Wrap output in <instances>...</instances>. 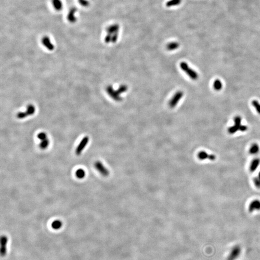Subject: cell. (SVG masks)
I'll use <instances>...</instances> for the list:
<instances>
[{"label":"cell","mask_w":260,"mask_h":260,"mask_svg":"<svg viewBox=\"0 0 260 260\" xmlns=\"http://www.w3.org/2000/svg\"><path fill=\"white\" fill-rule=\"evenodd\" d=\"M120 27L118 24H113L109 26L106 29L107 34L105 38V41L109 44L112 41V38L115 35H119Z\"/></svg>","instance_id":"1"},{"label":"cell","mask_w":260,"mask_h":260,"mask_svg":"<svg viewBox=\"0 0 260 260\" xmlns=\"http://www.w3.org/2000/svg\"><path fill=\"white\" fill-rule=\"evenodd\" d=\"M180 67L183 72L186 73V74L192 80H196L198 79V75L197 72L193 70L189 67L188 63L185 62H181L180 64Z\"/></svg>","instance_id":"2"},{"label":"cell","mask_w":260,"mask_h":260,"mask_svg":"<svg viewBox=\"0 0 260 260\" xmlns=\"http://www.w3.org/2000/svg\"><path fill=\"white\" fill-rule=\"evenodd\" d=\"M183 96L184 92L183 91H179L176 92V93L169 102L168 105L170 108L173 109L174 107H176Z\"/></svg>","instance_id":"3"},{"label":"cell","mask_w":260,"mask_h":260,"mask_svg":"<svg viewBox=\"0 0 260 260\" xmlns=\"http://www.w3.org/2000/svg\"><path fill=\"white\" fill-rule=\"evenodd\" d=\"M107 93L113 100L117 102H121L122 101V98L120 94L118 93L117 90H115L112 85H109L106 88Z\"/></svg>","instance_id":"4"},{"label":"cell","mask_w":260,"mask_h":260,"mask_svg":"<svg viewBox=\"0 0 260 260\" xmlns=\"http://www.w3.org/2000/svg\"><path fill=\"white\" fill-rule=\"evenodd\" d=\"M234 125L233 126L229 127L228 129V132L230 134H232L236 133L238 131H240L241 122V118L240 116H236L234 118Z\"/></svg>","instance_id":"5"},{"label":"cell","mask_w":260,"mask_h":260,"mask_svg":"<svg viewBox=\"0 0 260 260\" xmlns=\"http://www.w3.org/2000/svg\"><path fill=\"white\" fill-rule=\"evenodd\" d=\"M241 252L240 246L236 245L230 251L227 260H236L239 257Z\"/></svg>","instance_id":"6"},{"label":"cell","mask_w":260,"mask_h":260,"mask_svg":"<svg viewBox=\"0 0 260 260\" xmlns=\"http://www.w3.org/2000/svg\"><path fill=\"white\" fill-rule=\"evenodd\" d=\"M197 158L200 161H206L209 160L211 161H214L216 160V156L213 154H210L207 153L206 151H200L197 154Z\"/></svg>","instance_id":"7"},{"label":"cell","mask_w":260,"mask_h":260,"mask_svg":"<svg viewBox=\"0 0 260 260\" xmlns=\"http://www.w3.org/2000/svg\"><path fill=\"white\" fill-rule=\"evenodd\" d=\"M248 210L250 213L260 211V200L255 199L249 203L248 206Z\"/></svg>","instance_id":"8"},{"label":"cell","mask_w":260,"mask_h":260,"mask_svg":"<svg viewBox=\"0 0 260 260\" xmlns=\"http://www.w3.org/2000/svg\"><path fill=\"white\" fill-rule=\"evenodd\" d=\"M96 169L104 176H108L109 174V172L101 161H97L94 164Z\"/></svg>","instance_id":"9"},{"label":"cell","mask_w":260,"mask_h":260,"mask_svg":"<svg viewBox=\"0 0 260 260\" xmlns=\"http://www.w3.org/2000/svg\"><path fill=\"white\" fill-rule=\"evenodd\" d=\"M89 141V138L88 137L85 136L82 139V140L81 141L79 145L77 146L76 149V154L78 156L81 155L82 151L84 150V148H85V146L87 145V144L88 143Z\"/></svg>","instance_id":"10"},{"label":"cell","mask_w":260,"mask_h":260,"mask_svg":"<svg viewBox=\"0 0 260 260\" xmlns=\"http://www.w3.org/2000/svg\"><path fill=\"white\" fill-rule=\"evenodd\" d=\"M260 166V158L255 157L250 161L249 165V171L251 173H253L259 168Z\"/></svg>","instance_id":"11"},{"label":"cell","mask_w":260,"mask_h":260,"mask_svg":"<svg viewBox=\"0 0 260 260\" xmlns=\"http://www.w3.org/2000/svg\"><path fill=\"white\" fill-rule=\"evenodd\" d=\"M8 238L6 236H2L1 238V255L5 256L6 254L7 248L6 246L8 244Z\"/></svg>","instance_id":"12"},{"label":"cell","mask_w":260,"mask_h":260,"mask_svg":"<svg viewBox=\"0 0 260 260\" xmlns=\"http://www.w3.org/2000/svg\"><path fill=\"white\" fill-rule=\"evenodd\" d=\"M41 42L44 46L50 51H52L54 49L55 47H54V45L51 43V41L50 40L48 37H44L41 40Z\"/></svg>","instance_id":"13"},{"label":"cell","mask_w":260,"mask_h":260,"mask_svg":"<svg viewBox=\"0 0 260 260\" xmlns=\"http://www.w3.org/2000/svg\"><path fill=\"white\" fill-rule=\"evenodd\" d=\"M249 153L250 155H253V156H255L257 155L260 152V146L257 143H253L252 144L251 146L249 148Z\"/></svg>","instance_id":"14"},{"label":"cell","mask_w":260,"mask_h":260,"mask_svg":"<svg viewBox=\"0 0 260 260\" xmlns=\"http://www.w3.org/2000/svg\"><path fill=\"white\" fill-rule=\"evenodd\" d=\"M179 46H180V44L179 42L177 41H172L167 44L166 49L168 51H174L179 48Z\"/></svg>","instance_id":"15"},{"label":"cell","mask_w":260,"mask_h":260,"mask_svg":"<svg viewBox=\"0 0 260 260\" xmlns=\"http://www.w3.org/2000/svg\"><path fill=\"white\" fill-rule=\"evenodd\" d=\"M52 5L54 8L57 11H60L63 8V3L61 0H52Z\"/></svg>","instance_id":"16"},{"label":"cell","mask_w":260,"mask_h":260,"mask_svg":"<svg viewBox=\"0 0 260 260\" xmlns=\"http://www.w3.org/2000/svg\"><path fill=\"white\" fill-rule=\"evenodd\" d=\"M182 0H169L166 4L167 8H172L178 6L182 3Z\"/></svg>","instance_id":"17"},{"label":"cell","mask_w":260,"mask_h":260,"mask_svg":"<svg viewBox=\"0 0 260 260\" xmlns=\"http://www.w3.org/2000/svg\"><path fill=\"white\" fill-rule=\"evenodd\" d=\"M76 12V10L75 8H73L69 11V13L68 14V20L71 22H74L76 20V17H75V13Z\"/></svg>","instance_id":"18"},{"label":"cell","mask_w":260,"mask_h":260,"mask_svg":"<svg viewBox=\"0 0 260 260\" xmlns=\"http://www.w3.org/2000/svg\"><path fill=\"white\" fill-rule=\"evenodd\" d=\"M213 87L216 91H220L223 87V84L221 81L219 79L215 80L213 83Z\"/></svg>","instance_id":"19"},{"label":"cell","mask_w":260,"mask_h":260,"mask_svg":"<svg viewBox=\"0 0 260 260\" xmlns=\"http://www.w3.org/2000/svg\"><path fill=\"white\" fill-rule=\"evenodd\" d=\"M253 183L257 188L260 189V171L257 175L254 177L253 180Z\"/></svg>","instance_id":"20"},{"label":"cell","mask_w":260,"mask_h":260,"mask_svg":"<svg viewBox=\"0 0 260 260\" xmlns=\"http://www.w3.org/2000/svg\"><path fill=\"white\" fill-rule=\"evenodd\" d=\"M28 116L34 114L35 112V108L32 105H29L27 107V110L26 111Z\"/></svg>","instance_id":"21"},{"label":"cell","mask_w":260,"mask_h":260,"mask_svg":"<svg viewBox=\"0 0 260 260\" xmlns=\"http://www.w3.org/2000/svg\"><path fill=\"white\" fill-rule=\"evenodd\" d=\"M62 226V223L60 221L56 220L53 222L52 224V227L53 228L56 230H57L61 228Z\"/></svg>","instance_id":"22"},{"label":"cell","mask_w":260,"mask_h":260,"mask_svg":"<svg viewBox=\"0 0 260 260\" xmlns=\"http://www.w3.org/2000/svg\"><path fill=\"white\" fill-rule=\"evenodd\" d=\"M128 86L126 85L121 84V85H120V87L117 90V91L121 95V93H124L125 92H126L128 90Z\"/></svg>","instance_id":"23"},{"label":"cell","mask_w":260,"mask_h":260,"mask_svg":"<svg viewBox=\"0 0 260 260\" xmlns=\"http://www.w3.org/2000/svg\"><path fill=\"white\" fill-rule=\"evenodd\" d=\"M76 176L77 178L79 179H82L84 178V177L85 176V173L84 171L82 169L78 170L76 172Z\"/></svg>","instance_id":"24"},{"label":"cell","mask_w":260,"mask_h":260,"mask_svg":"<svg viewBox=\"0 0 260 260\" xmlns=\"http://www.w3.org/2000/svg\"><path fill=\"white\" fill-rule=\"evenodd\" d=\"M49 144V141L48 139L47 138L44 140L41 141L40 144V147L41 149H44L46 148H47V146H48Z\"/></svg>","instance_id":"25"},{"label":"cell","mask_w":260,"mask_h":260,"mask_svg":"<svg viewBox=\"0 0 260 260\" xmlns=\"http://www.w3.org/2000/svg\"><path fill=\"white\" fill-rule=\"evenodd\" d=\"M252 105L254 107V108H255V109L256 110L257 112L259 113V114H260V104L258 102L257 100H254L252 101Z\"/></svg>","instance_id":"26"},{"label":"cell","mask_w":260,"mask_h":260,"mask_svg":"<svg viewBox=\"0 0 260 260\" xmlns=\"http://www.w3.org/2000/svg\"><path fill=\"white\" fill-rule=\"evenodd\" d=\"M17 117L18 119H22L28 117V115H27V113H26V112H18L17 113Z\"/></svg>","instance_id":"27"},{"label":"cell","mask_w":260,"mask_h":260,"mask_svg":"<svg viewBox=\"0 0 260 260\" xmlns=\"http://www.w3.org/2000/svg\"><path fill=\"white\" fill-rule=\"evenodd\" d=\"M38 138L41 141L47 139V135L44 133H40L37 135Z\"/></svg>","instance_id":"28"},{"label":"cell","mask_w":260,"mask_h":260,"mask_svg":"<svg viewBox=\"0 0 260 260\" xmlns=\"http://www.w3.org/2000/svg\"><path fill=\"white\" fill-rule=\"evenodd\" d=\"M80 4L84 6H87L89 5V2L87 0H79Z\"/></svg>","instance_id":"29"},{"label":"cell","mask_w":260,"mask_h":260,"mask_svg":"<svg viewBox=\"0 0 260 260\" xmlns=\"http://www.w3.org/2000/svg\"><path fill=\"white\" fill-rule=\"evenodd\" d=\"M248 129V127L244 125H241L240 128V131L241 132H245L247 131Z\"/></svg>","instance_id":"30"}]
</instances>
